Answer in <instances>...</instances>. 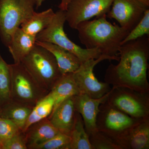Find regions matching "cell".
<instances>
[{"mask_svg": "<svg viewBox=\"0 0 149 149\" xmlns=\"http://www.w3.org/2000/svg\"><path fill=\"white\" fill-rule=\"evenodd\" d=\"M70 136L59 133L43 143L36 146L33 149H70Z\"/></svg>", "mask_w": 149, "mask_h": 149, "instance_id": "26", "label": "cell"}, {"mask_svg": "<svg viewBox=\"0 0 149 149\" xmlns=\"http://www.w3.org/2000/svg\"><path fill=\"white\" fill-rule=\"evenodd\" d=\"M105 60L118 61L119 57H113L102 54L98 58L91 59L82 63L78 69L72 73V77L80 94H85L93 98L98 99L111 91V88L109 84L100 82L93 72L96 65Z\"/></svg>", "mask_w": 149, "mask_h": 149, "instance_id": "8", "label": "cell"}, {"mask_svg": "<svg viewBox=\"0 0 149 149\" xmlns=\"http://www.w3.org/2000/svg\"><path fill=\"white\" fill-rule=\"evenodd\" d=\"M35 0H0V37L8 47L14 33L35 12Z\"/></svg>", "mask_w": 149, "mask_h": 149, "instance_id": "6", "label": "cell"}, {"mask_svg": "<svg viewBox=\"0 0 149 149\" xmlns=\"http://www.w3.org/2000/svg\"><path fill=\"white\" fill-rule=\"evenodd\" d=\"M0 112H1V107H0Z\"/></svg>", "mask_w": 149, "mask_h": 149, "instance_id": "32", "label": "cell"}, {"mask_svg": "<svg viewBox=\"0 0 149 149\" xmlns=\"http://www.w3.org/2000/svg\"><path fill=\"white\" fill-rule=\"evenodd\" d=\"M89 136L93 149H121L112 139L100 131H97Z\"/></svg>", "mask_w": 149, "mask_h": 149, "instance_id": "25", "label": "cell"}, {"mask_svg": "<svg viewBox=\"0 0 149 149\" xmlns=\"http://www.w3.org/2000/svg\"><path fill=\"white\" fill-rule=\"evenodd\" d=\"M45 0H35V5L36 6V8H38L42 6V3Z\"/></svg>", "mask_w": 149, "mask_h": 149, "instance_id": "30", "label": "cell"}, {"mask_svg": "<svg viewBox=\"0 0 149 149\" xmlns=\"http://www.w3.org/2000/svg\"><path fill=\"white\" fill-rule=\"evenodd\" d=\"M72 0H61L60 3L58 6L60 10L63 11H66L68 6Z\"/></svg>", "mask_w": 149, "mask_h": 149, "instance_id": "29", "label": "cell"}, {"mask_svg": "<svg viewBox=\"0 0 149 149\" xmlns=\"http://www.w3.org/2000/svg\"><path fill=\"white\" fill-rule=\"evenodd\" d=\"M1 149H28L25 134L21 131L7 141Z\"/></svg>", "mask_w": 149, "mask_h": 149, "instance_id": "28", "label": "cell"}, {"mask_svg": "<svg viewBox=\"0 0 149 149\" xmlns=\"http://www.w3.org/2000/svg\"><path fill=\"white\" fill-rule=\"evenodd\" d=\"M148 8L137 0H113L107 17L115 19L120 26L130 32Z\"/></svg>", "mask_w": 149, "mask_h": 149, "instance_id": "11", "label": "cell"}, {"mask_svg": "<svg viewBox=\"0 0 149 149\" xmlns=\"http://www.w3.org/2000/svg\"><path fill=\"white\" fill-rule=\"evenodd\" d=\"M113 1L72 0L65 11L66 21L71 28L76 29L77 25L82 22L107 14Z\"/></svg>", "mask_w": 149, "mask_h": 149, "instance_id": "10", "label": "cell"}, {"mask_svg": "<svg viewBox=\"0 0 149 149\" xmlns=\"http://www.w3.org/2000/svg\"><path fill=\"white\" fill-rule=\"evenodd\" d=\"M22 131L11 120L0 117V147L14 136Z\"/></svg>", "mask_w": 149, "mask_h": 149, "instance_id": "27", "label": "cell"}, {"mask_svg": "<svg viewBox=\"0 0 149 149\" xmlns=\"http://www.w3.org/2000/svg\"><path fill=\"white\" fill-rule=\"evenodd\" d=\"M149 35V8L145 12L144 16L138 24L128 33L121 43L123 45L130 41Z\"/></svg>", "mask_w": 149, "mask_h": 149, "instance_id": "24", "label": "cell"}, {"mask_svg": "<svg viewBox=\"0 0 149 149\" xmlns=\"http://www.w3.org/2000/svg\"><path fill=\"white\" fill-rule=\"evenodd\" d=\"M65 22V11H57L50 24L37 34L36 41L52 43L64 48L75 55L82 63L100 58L102 54L98 49H83L70 40L64 30Z\"/></svg>", "mask_w": 149, "mask_h": 149, "instance_id": "4", "label": "cell"}, {"mask_svg": "<svg viewBox=\"0 0 149 149\" xmlns=\"http://www.w3.org/2000/svg\"><path fill=\"white\" fill-rule=\"evenodd\" d=\"M33 107L10 100L1 107L0 117L11 120L23 131Z\"/></svg>", "mask_w": 149, "mask_h": 149, "instance_id": "18", "label": "cell"}, {"mask_svg": "<svg viewBox=\"0 0 149 149\" xmlns=\"http://www.w3.org/2000/svg\"><path fill=\"white\" fill-rule=\"evenodd\" d=\"M111 139L121 149H149V118L142 119L120 136Z\"/></svg>", "mask_w": 149, "mask_h": 149, "instance_id": "13", "label": "cell"}, {"mask_svg": "<svg viewBox=\"0 0 149 149\" xmlns=\"http://www.w3.org/2000/svg\"><path fill=\"white\" fill-rule=\"evenodd\" d=\"M50 92L55 99L53 111L66 99L80 94L72 77V73L63 74Z\"/></svg>", "mask_w": 149, "mask_h": 149, "instance_id": "19", "label": "cell"}, {"mask_svg": "<svg viewBox=\"0 0 149 149\" xmlns=\"http://www.w3.org/2000/svg\"><path fill=\"white\" fill-rule=\"evenodd\" d=\"M0 149H1V147H0Z\"/></svg>", "mask_w": 149, "mask_h": 149, "instance_id": "33", "label": "cell"}, {"mask_svg": "<svg viewBox=\"0 0 149 149\" xmlns=\"http://www.w3.org/2000/svg\"><path fill=\"white\" fill-rule=\"evenodd\" d=\"M11 100L34 107L49 93L43 88L21 63L9 64Z\"/></svg>", "mask_w": 149, "mask_h": 149, "instance_id": "5", "label": "cell"}, {"mask_svg": "<svg viewBox=\"0 0 149 149\" xmlns=\"http://www.w3.org/2000/svg\"><path fill=\"white\" fill-rule=\"evenodd\" d=\"M24 132L27 148L29 149H33L59 133L48 117L32 124Z\"/></svg>", "mask_w": 149, "mask_h": 149, "instance_id": "16", "label": "cell"}, {"mask_svg": "<svg viewBox=\"0 0 149 149\" xmlns=\"http://www.w3.org/2000/svg\"><path fill=\"white\" fill-rule=\"evenodd\" d=\"M141 3L149 8V0H137Z\"/></svg>", "mask_w": 149, "mask_h": 149, "instance_id": "31", "label": "cell"}, {"mask_svg": "<svg viewBox=\"0 0 149 149\" xmlns=\"http://www.w3.org/2000/svg\"><path fill=\"white\" fill-rule=\"evenodd\" d=\"M36 36L28 35L20 27L14 33L8 47L15 63H20L36 45Z\"/></svg>", "mask_w": 149, "mask_h": 149, "instance_id": "17", "label": "cell"}, {"mask_svg": "<svg viewBox=\"0 0 149 149\" xmlns=\"http://www.w3.org/2000/svg\"><path fill=\"white\" fill-rule=\"evenodd\" d=\"M11 100L10 74L9 64L0 54V107Z\"/></svg>", "mask_w": 149, "mask_h": 149, "instance_id": "23", "label": "cell"}, {"mask_svg": "<svg viewBox=\"0 0 149 149\" xmlns=\"http://www.w3.org/2000/svg\"><path fill=\"white\" fill-rule=\"evenodd\" d=\"M36 45L45 48L53 55L62 74L75 72L82 63L74 54L55 44L36 41Z\"/></svg>", "mask_w": 149, "mask_h": 149, "instance_id": "15", "label": "cell"}, {"mask_svg": "<svg viewBox=\"0 0 149 149\" xmlns=\"http://www.w3.org/2000/svg\"><path fill=\"white\" fill-rule=\"evenodd\" d=\"M107 14L93 20L82 22L77 25L80 42L86 49L97 48L102 54L113 57L118 56L121 43L129 31L107 20Z\"/></svg>", "mask_w": 149, "mask_h": 149, "instance_id": "2", "label": "cell"}, {"mask_svg": "<svg viewBox=\"0 0 149 149\" xmlns=\"http://www.w3.org/2000/svg\"><path fill=\"white\" fill-rule=\"evenodd\" d=\"M21 63L43 88L50 92L63 75L50 52L35 45Z\"/></svg>", "mask_w": 149, "mask_h": 149, "instance_id": "3", "label": "cell"}, {"mask_svg": "<svg viewBox=\"0 0 149 149\" xmlns=\"http://www.w3.org/2000/svg\"><path fill=\"white\" fill-rule=\"evenodd\" d=\"M106 102L131 117L149 118V93H141L121 87H112Z\"/></svg>", "mask_w": 149, "mask_h": 149, "instance_id": "7", "label": "cell"}, {"mask_svg": "<svg viewBox=\"0 0 149 149\" xmlns=\"http://www.w3.org/2000/svg\"><path fill=\"white\" fill-rule=\"evenodd\" d=\"M70 136V149H93L89 135L85 129L83 118L77 111L74 127Z\"/></svg>", "mask_w": 149, "mask_h": 149, "instance_id": "22", "label": "cell"}, {"mask_svg": "<svg viewBox=\"0 0 149 149\" xmlns=\"http://www.w3.org/2000/svg\"><path fill=\"white\" fill-rule=\"evenodd\" d=\"M119 62L111 64L104 75L105 82L112 87H121L141 93H149L147 77L149 37L146 35L121 45Z\"/></svg>", "mask_w": 149, "mask_h": 149, "instance_id": "1", "label": "cell"}, {"mask_svg": "<svg viewBox=\"0 0 149 149\" xmlns=\"http://www.w3.org/2000/svg\"><path fill=\"white\" fill-rule=\"evenodd\" d=\"M55 15L52 8L41 13H34L32 17L20 25L21 29L28 35L37 36L50 24Z\"/></svg>", "mask_w": 149, "mask_h": 149, "instance_id": "20", "label": "cell"}, {"mask_svg": "<svg viewBox=\"0 0 149 149\" xmlns=\"http://www.w3.org/2000/svg\"><path fill=\"white\" fill-rule=\"evenodd\" d=\"M109 93L98 99L93 98L83 94L73 97L75 110L81 115L85 130L89 136L98 131L96 120L100 111L99 107L106 100Z\"/></svg>", "mask_w": 149, "mask_h": 149, "instance_id": "12", "label": "cell"}, {"mask_svg": "<svg viewBox=\"0 0 149 149\" xmlns=\"http://www.w3.org/2000/svg\"><path fill=\"white\" fill-rule=\"evenodd\" d=\"M99 109L96 120L97 129L111 139L120 136L143 119L131 117L111 106L106 100L100 105Z\"/></svg>", "mask_w": 149, "mask_h": 149, "instance_id": "9", "label": "cell"}, {"mask_svg": "<svg viewBox=\"0 0 149 149\" xmlns=\"http://www.w3.org/2000/svg\"><path fill=\"white\" fill-rule=\"evenodd\" d=\"M73 97L63 102L48 117L51 123L60 133L69 136L74 127L76 118Z\"/></svg>", "mask_w": 149, "mask_h": 149, "instance_id": "14", "label": "cell"}, {"mask_svg": "<svg viewBox=\"0 0 149 149\" xmlns=\"http://www.w3.org/2000/svg\"><path fill=\"white\" fill-rule=\"evenodd\" d=\"M54 104V98L50 92L33 107L22 131L24 132L34 123L49 117L53 110Z\"/></svg>", "mask_w": 149, "mask_h": 149, "instance_id": "21", "label": "cell"}]
</instances>
